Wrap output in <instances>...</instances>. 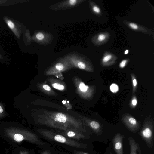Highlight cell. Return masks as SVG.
<instances>
[{
    "label": "cell",
    "mask_w": 154,
    "mask_h": 154,
    "mask_svg": "<svg viewBox=\"0 0 154 154\" xmlns=\"http://www.w3.org/2000/svg\"><path fill=\"white\" fill-rule=\"evenodd\" d=\"M37 122L39 125L63 131H71L83 134L86 132L84 124L80 120L62 112L45 111L38 116Z\"/></svg>",
    "instance_id": "obj_1"
},
{
    "label": "cell",
    "mask_w": 154,
    "mask_h": 154,
    "mask_svg": "<svg viewBox=\"0 0 154 154\" xmlns=\"http://www.w3.org/2000/svg\"><path fill=\"white\" fill-rule=\"evenodd\" d=\"M0 137L10 145L13 149L20 146L24 141L38 145L44 144L36 134L18 125L0 126Z\"/></svg>",
    "instance_id": "obj_2"
},
{
    "label": "cell",
    "mask_w": 154,
    "mask_h": 154,
    "mask_svg": "<svg viewBox=\"0 0 154 154\" xmlns=\"http://www.w3.org/2000/svg\"><path fill=\"white\" fill-rule=\"evenodd\" d=\"M38 133L46 139L62 143L69 146L78 148L85 149L87 144L82 143L45 129L38 130Z\"/></svg>",
    "instance_id": "obj_3"
},
{
    "label": "cell",
    "mask_w": 154,
    "mask_h": 154,
    "mask_svg": "<svg viewBox=\"0 0 154 154\" xmlns=\"http://www.w3.org/2000/svg\"><path fill=\"white\" fill-rule=\"evenodd\" d=\"M73 67L69 62H59L48 69L45 72V75L49 76L61 73V72L67 71Z\"/></svg>",
    "instance_id": "obj_4"
},
{
    "label": "cell",
    "mask_w": 154,
    "mask_h": 154,
    "mask_svg": "<svg viewBox=\"0 0 154 154\" xmlns=\"http://www.w3.org/2000/svg\"><path fill=\"white\" fill-rule=\"evenodd\" d=\"M123 22L130 29L141 33L148 34L152 36L153 37L154 36L153 30H151L146 27L135 23L123 20Z\"/></svg>",
    "instance_id": "obj_5"
},
{
    "label": "cell",
    "mask_w": 154,
    "mask_h": 154,
    "mask_svg": "<svg viewBox=\"0 0 154 154\" xmlns=\"http://www.w3.org/2000/svg\"><path fill=\"white\" fill-rule=\"evenodd\" d=\"M110 37L108 32H102L95 35L92 38V42L96 46H99L107 43Z\"/></svg>",
    "instance_id": "obj_6"
},
{
    "label": "cell",
    "mask_w": 154,
    "mask_h": 154,
    "mask_svg": "<svg viewBox=\"0 0 154 154\" xmlns=\"http://www.w3.org/2000/svg\"><path fill=\"white\" fill-rule=\"evenodd\" d=\"M125 137L120 133L116 134L114 137L112 143L114 151L116 154H124L123 140Z\"/></svg>",
    "instance_id": "obj_7"
},
{
    "label": "cell",
    "mask_w": 154,
    "mask_h": 154,
    "mask_svg": "<svg viewBox=\"0 0 154 154\" xmlns=\"http://www.w3.org/2000/svg\"><path fill=\"white\" fill-rule=\"evenodd\" d=\"M61 134L69 138L76 140L86 139L89 138L88 137L85 136L84 134L71 131H63L61 132Z\"/></svg>",
    "instance_id": "obj_8"
},
{
    "label": "cell",
    "mask_w": 154,
    "mask_h": 154,
    "mask_svg": "<svg viewBox=\"0 0 154 154\" xmlns=\"http://www.w3.org/2000/svg\"><path fill=\"white\" fill-rule=\"evenodd\" d=\"M48 81L54 88L60 91L66 90V86L65 83L61 81L51 78L48 79Z\"/></svg>",
    "instance_id": "obj_9"
},
{
    "label": "cell",
    "mask_w": 154,
    "mask_h": 154,
    "mask_svg": "<svg viewBox=\"0 0 154 154\" xmlns=\"http://www.w3.org/2000/svg\"><path fill=\"white\" fill-rule=\"evenodd\" d=\"M38 87L39 90L46 94L54 96L57 95V94L50 87L45 83H38Z\"/></svg>",
    "instance_id": "obj_10"
},
{
    "label": "cell",
    "mask_w": 154,
    "mask_h": 154,
    "mask_svg": "<svg viewBox=\"0 0 154 154\" xmlns=\"http://www.w3.org/2000/svg\"><path fill=\"white\" fill-rule=\"evenodd\" d=\"M116 55L108 51L104 52L102 60V63L103 64H107L109 63L115 62L117 59Z\"/></svg>",
    "instance_id": "obj_11"
},
{
    "label": "cell",
    "mask_w": 154,
    "mask_h": 154,
    "mask_svg": "<svg viewBox=\"0 0 154 154\" xmlns=\"http://www.w3.org/2000/svg\"><path fill=\"white\" fill-rule=\"evenodd\" d=\"M69 62L73 67H74L82 70L87 69V63L84 61L72 58L70 59Z\"/></svg>",
    "instance_id": "obj_12"
},
{
    "label": "cell",
    "mask_w": 154,
    "mask_h": 154,
    "mask_svg": "<svg viewBox=\"0 0 154 154\" xmlns=\"http://www.w3.org/2000/svg\"><path fill=\"white\" fill-rule=\"evenodd\" d=\"M128 141L130 147V154H137V152L140 150L138 143L131 137H129Z\"/></svg>",
    "instance_id": "obj_13"
},
{
    "label": "cell",
    "mask_w": 154,
    "mask_h": 154,
    "mask_svg": "<svg viewBox=\"0 0 154 154\" xmlns=\"http://www.w3.org/2000/svg\"><path fill=\"white\" fill-rule=\"evenodd\" d=\"M89 3L91 9L93 14L98 17L102 16L103 13L99 6L92 1H90Z\"/></svg>",
    "instance_id": "obj_14"
},
{
    "label": "cell",
    "mask_w": 154,
    "mask_h": 154,
    "mask_svg": "<svg viewBox=\"0 0 154 154\" xmlns=\"http://www.w3.org/2000/svg\"><path fill=\"white\" fill-rule=\"evenodd\" d=\"M88 122L89 126L97 135L100 134L101 130L100 129V126L97 122L94 121H88Z\"/></svg>",
    "instance_id": "obj_15"
},
{
    "label": "cell",
    "mask_w": 154,
    "mask_h": 154,
    "mask_svg": "<svg viewBox=\"0 0 154 154\" xmlns=\"http://www.w3.org/2000/svg\"><path fill=\"white\" fill-rule=\"evenodd\" d=\"M13 151L17 154H31L26 149L20 146L13 148Z\"/></svg>",
    "instance_id": "obj_16"
},
{
    "label": "cell",
    "mask_w": 154,
    "mask_h": 154,
    "mask_svg": "<svg viewBox=\"0 0 154 154\" xmlns=\"http://www.w3.org/2000/svg\"><path fill=\"white\" fill-rule=\"evenodd\" d=\"M111 91L113 92L116 93L117 91L118 90V86L116 84H112L110 87Z\"/></svg>",
    "instance_id": "obj_17"
},
{
    "label": "cell",
    "mask_w": 154,
    "mask_h": 154,
    "mask_svg": "<svg viewBox=\"0 0 154 154\" xmlns=\"http://www.w3.org/2000/svg\"><path fill=\"white\" fill-rule=\"evenodd\" d=\"M129 60L128 59H125L123 60L120 63L119 66L121 68H124L126 64Z\"/></svg>",
    "instance_id": "obj_18"
},
{
    "label": "cell",
    "mask_w": 154,
    "mask_h": 154,
    "mask_svg": "<svg viewBox=\"0 0 154 154\" xmlns=\"http://www.w3.org/2000/svg\"><path fill=\"white\" fill-rule=\"evenodd\" d=\"M36 37L38 40H41L44 39V36L43 33L41 32H39L36 34Z\"/></svg>",
    "instance_id": "obj_19"
},
{
    "label": "cell",
    "mask_w": 154,
    "mask_h": 154,
    "mask_svg": "<svg viewBox=\"0 0 154 154\" xmlns=\"http://www.w3.org/2000/svg\"><path fill=\"white\" fill-rule=\"evenodd\" d=\"M8 25L11 29H13L14 27V23L11 20H8L7 22Z\"/></svg>",
    "instance_id": "obj_20"
},
{
    "label": "cell",
    "mask_w": 154,
    "mask_h": 154,
    "mask_svg": "<svg viewBox=\"0 0 154 154\" xmlns=\"http://www.w3.org/2000/svg\"><path fill=\"white\" fill-rule=\"evenodd\" d=\"M74 154H88V153L83 152L79 151H78L76 150H75L74 152Z\"/></svg>",
    "instance_id": "obj_21"
},
{
    "label": "cell",
    "mask_w": 154,
    "mask_h": 154,
    "mask_svg": "<svg viewBox=\"0 0 154 154\" xmlns=\"http://www.w3.org/2000/svg\"><path fill=\"white\" fill-rule=\"evenodd\" d=\"M77 1L76 0H70L69 1V4L72 5H73L76 4Z\"/></svg>",
    "instance_id": "obj_22"
},
{
    "label": "cell",
    "mask_w": 154,
    "mask_h": 154,
    "mask_svg": "<svg viewBox=\"0 0 154 154\" xmlns=\"http://www.w3.org/2000/svg\"><path fill=\"white\" fill-rule=\"evenodd\" d=\"M42 154H51L50 152L48 150H45L42 152Z\"/></svg>",
    "instance_id": "obj_23"
},
{
    "label": "cell",
    "mask_w": 154,
    "mask_h": 154,
    "mask_svg": "<svg viewBox=\"0 0 154 154\" xmlns=\"http://www.w3.org/2000/svg\"><path fill=\"white\" fill-rule=\"evenodd\" d=\"M132 103L134 105H136L137 103V101L136 99H133L132 101Z\"/></svg>",
    "instance_id": "obj_24"
},
{
    "label": "cell",
    "mask_w": 154,
    "mask_h": 154,
    "mask_svg": "<svg viewBox=\"0 0 154 154\" xmlns=\"http://www.w3.org/2000/svg\"><path fill=\"white\" fill-rule=\"evenodd\" d=\"M9 149L7 148L6 149L5 154H9Z\"/></svg>",
    "instance_id": "obj_25"
},
{
    "label": "cell",
    "mask_w": 154,
    "mask_h": 154,
    "mask_svg": "<svg viewBox=\"0 0 154 154\" xmlns=\"http://www.w3.org/2000/svg\"><path fill=\"white\" fill-rule=\"evenodd\" d=\"M133 85L134 86H136L137 85V83L136 80L135 79H134L133 81Z\"/></svg>",
    "instance_id": "obj_26"
},
{
    "label": "cell",
    "mask_w": 154,
    "mask_h": 154,
    "mask_svg": "<svg viewBox=\"0 0 154 154\" xmlns=\"http://www.w3.org/2000/svg\"><path fill=\"white\" fill-rule=\"evenodd\" d=\"M129 53V50H125L124 52V54H128Z\"/></svg>",
    "instance_id": "obj_27"
},
{
    "label": "cell",
    "mask_w": 154,
    "mask_h": 154,
    "mask_svg": "<svg viewBox=\"0 0 154 154\" xmlns=\"http://www.w3.org/2000/svg\"><path fill=\"white\" fill-rule=\"evenodd\" d=\"M3 112V109L2 107L0 106V113H2Z\"/></svg>",
    "instance_id": "obj_28"
},
{
    "label": "cell",
    "mask_w": 154,
    "mask_h": 154,
    "mask_svg": "<svg viewBox=\"0 0 154 154\" xmlns=\"http://www.w3.org/2000/svg\"><path fill=\"white\" fill-rule=\"evenodd\" d=\"M10 154H17L15 152H14L12 150V151L11 152V153Z\"/></svg>",
    "instance_id": "obj_29"
},
{
    "label": "cell",
    "mask_w": 154,
    "mask_h": 154,
    "mask_svg": "<svg viewBox=\"0 0 154 154\" xmlns=\"http://www.w3.org/2000/svg\"><path fill=\"white\" fill-rule=\"evenodd\" d=\"M109 154H112V152H110L109 153Z\"/></svg>",
    "instance_id": "obj_30"
}]
</instances>
